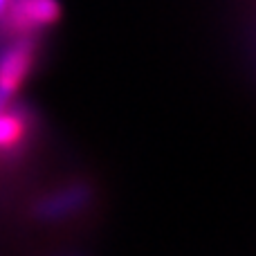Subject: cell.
I'll list each match as a JSON object with an SVG mask.
<instances>
[{"mask_svg":"<svg viewBox=\"0 0 256 256\" xmlns=\"http://www.w3.org/2000/svg\"><path fill=\"white\" fill-rule=\"evenodd\" d=\"M61 14L56 0H12L7 7V25L22 34H32L36 30L52 25Z\"/></svg>","mask_w":256,"mask_h":256,"instance_id":"1","label":"cell"},{"mask_svg":"<svg viewBox=\"0 0 256 256\" xmlns=\"http://www.w3.org/2000/svg\"><path fill=\"white\" fill-rule=\"evenodd\" d=\"M90 200V189L86 184H72L56 191L52 196H45L43 200L34 204V216L43 222L63 220V218L84 209Z\"/></svg>","mask_w":256,"mask_h":256,"instance_id":"2","label":"cell"},{"mask_svg":"<svg viewBox=\"0 0 256 256\" xmlns=\"http://www.w3.org/2000/svg\"><path fill=\"white\" fill-rule=\"evenodd\" d=\"M32 54H34V43L30 36L18 38L0 52V88L12 94L16 92L32 68Z\"/></svg>","mask_w":256,"mask_h":256,"instance_id":"3","label":"cell"},{"mask_svg":"<svg viewBox=\"0 0 256 256\" xmlns=\"http://www.w3.org/2000/svg\"><path fill=\"white\" fill-rule=\"evenodd\" d=\"M27 128V120L22 115V110H9L2 108L0 110V148H9L22 137Z\"/></svg>","mask_w":256,"mask_h":256,"instance_id":"4","label":"cell"},{"mask_svg":"<svg viewBox=\"0 0 256 256\" xmlns=\"http://www.w3.org/2000/svg\"><path fill=\"white\" fill-rule=\"evenodd\" d=\"M9 2H12V0H0V20H2V18H4V14H7Z\"/></svg>","mask_w":256,"mask_h":256,"instance_id":"5","label":"cell"}]
</instances>
